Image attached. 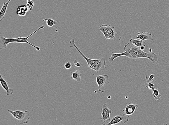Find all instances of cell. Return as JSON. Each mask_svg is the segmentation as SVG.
I'll list each match as a JSON object with an SVG mask.
<instances>
[{
  "mask_svg": "<svg viewBox=\"0 0 169 125\" xmlns=\"http://www.w3.org/2000/svg\"><path fill=\"white\" fill-rule=\"evenodd\" d=\"M124 52L121 53H114L112 52L111 56L109 58V62L111 64L113 63V61L116 58L121 56H126L130 58H147L155 63L158 61V57L155 53L153 52L146 53L140 48L137 47L130 42L127 43L123 48Z\"/></svg>",
  "mask_w": 169,
  "mask_h": 125,
  "instance_id": "1",
  "label": "cell"
},
{
  "mask_svg": "<svg viewBox=\"0 0 169 125\" xmlns=\"http://www.w3.org/2000/svg\"><path fill=\"white\" fill-rule=\"evenodd\" d=\"M70 47H75L82 56L83 57L86 61L88 67L90 69L94 70L97 73L104 70L106 64V60L104 57H101L99 59H92L86 57L81 52L75 45L74 39H72L70 41Z\"/></svg>",
  "mask_w": 169,
  "mask_h": 125,
  "instance_id": "2",
  "label": "cell"
},
{
  "mask_svg": "<svg viewBox=\"0 0 169 125\" xmlns=\"http://www.w3.org/2000/svg\"><path fill=\"white\" fill-rule=\"evenodd\" d=\"M44 28H45V26H41L37 30L34 32L33 33L31 34L30 35L26 37H19L15 38H5L2 35V34L1 33V34H0V49L2 50V49L6 48L7 45L9 44L13 43H18L28 44V45L35 48L36 50L40 51L41 50V48L40 47H38V46H36L33 45V44L29 43L28 41V39L32 35H33L34 34L37 32L38 31Z\"/></svg>",
  "mask_w": 169,
  "mask_h": 125,
  "instance_id": "3",
  "label": "cell"
},
{
  "mask_svg": "<svg viewBox=\"0 0 169 125\" xmlns=\"http://www.w3.org/2000/svg\"><path fill=\"white\" fill-rule=\"evenodd\" d=\"M99 30L103 34L105 39L115 40L119 42L121 41V37L117 33L114 27L102 24L100 26Z\"/></svg>",
  "mask_w": 169,
  "mask_h": 125,
  "instance_id": "4",
  "label": "cell"
},
{
  "mask_svg": "<svg viewBox=\"0 0 169 125\" xmlns=\"http://www.w3.org/2000/svg\"><path fill=\"white\" fill-rule=\"evenodd\" d=\"M8 112L11 114L14 118L18 120L19 124L23 125L27 124L30 119L29 114L30 112L28 110H25L24 112L21 110L13 111L8 110Z\"/></svg>",
  "mask_w": 169,
  "mask_h": 125,
  "instance_id": "5",
  "label": "cell"
},
{
  "mask_svg": "<svg viewBox=\"0 0 169 125\" xmlns=\"http://www.w3.org/2000/svg\"><path fill=\"white\" fill-rule=\"evenodd\" d=\"M96 82L98 85V90L100 92L103 93L107 89L110 83L108 75L105 74L97 75Z\"/></svg>",
  "mask_w": 169,
  "mask_h": 125,
  "instance_id": "6",
  "label": "cell"
},
{
  "mask_svg": "<svg viewBox=\"0 0 169 125\" xmlns=\"http://www.w3.org/2000/svg\"><path fill=\"white\" fill-rule=\"evenodd\" d=\"M129 116L127 115L117 116L112 118L108 123H104L103 125H112L117 124H125L129 121Z\"/></svg>",
  "mask_w": 169,
  "mask_h": 125,
  "instance_id": "7",
  "label": "cell"
},
{
  "mask_svg": "<svg viewBox=\"0 0 169 125\" xmlns=\"http://www.w3.org/2000/svg\"><path fill=\"white\" fill-rule=\"evenodd\" d=\"M101 120L103 122H105L107 120L111 119V114L112 110L109 109L107 104L104 103L101 108Z\"/></svg>",
  "mask_w": 169,
  "mask_h": 125,
  "instance_id": "8",
  "label": "cell"
},
{
  "mask_svg": "<svg viewBox=\"0 0 169 125\" xmlns=\"http://www.w3.org/2000/svg\"><path fill=\"white\" fill-rule=\"evenodd\" d=\"M138 106V104H134L130 103L122 111L123 115H127L129 117L133 116Z\"/></svg>",
  "mask_w": 169,
  "mask_h": 125,
  "instance_id": "9",
  "label": "cell"
},
{
  "mask_svg": "<svg viewBox=\"0 0 169 125\" xmlns=\"http://www.w3.org/2000/svg\"><path fill=\"white\" fill-rule=\"evenodd\" d=\"M0 83H1V84L2 87L6 91L7 95H13L14 92L13 90L9 89L8 83L4 79V78L1 75H0Z\"/></svg>",
  "mask_w": 169,
  "mask_h": 125,
  "instance_id": "10",
  "label": "cell"
},
{
  "mask_svg": "<svg viewBox=\"0 0 169 125\" xmlns=\"http://www.w3.org/2000/svg\"><path fill=\"white\" fill-rule=\"evenodd\" d=\"M136 38L142 41H145L153 40L154 36L151 33H149L148 32H139L137 34Z\"/></svg>",
  "mask_w": 169,
  "mask_h": 125,
  "instance_id": "11",
  "label": "cell"
},
{
  "mask_svg": "<svg viewBox=\"0 0 169 125\" xmlns=\"http://www.w3.org/2000/svg\"><path fill=\"white\" fill-rule=\"evenodd\" d=\"M11 1V0H9L7 3L4 2L3 5L2 7L1 12H0V21H2L3 20L5 14L7 11V7H8V4Z\"/></svg>",
  "mask_w": 169,
  "mask_h": 125,
  "instance_id": "12",
  "label": "cell"
},
{
  "mask_svg": "<svg viewBox=\"0 0 169 125\" xmlns=\"http://www.w3.org/2000/svg\"><path fill=\"white\" fill-rule=\"evenodd\" d=\"M130 42L133 44V45L137 47L140 48L141 46H146V44L144 42V41L140 40H137V39H134L131 38L130 40Z\"/></svg>",
  "mask_w": 169,
  "mask_h": 125,
  "instance_id": "13",
  "label": "cell"
},
{
  "mask_svg": "<svg viewBox=\"0 0 169 125\" xmlns=\"http://www.w3.org/2000/svg\"><path fill=\"white\" fill-rule=\"evenodd\" d=\"M71 78L76 81L80 82L82 74L79 70H77L75 72L71 73Z\"/></svg>",
  "mask_w": 169,
  "mask_h": 125,
  "instance_id": "14",
  "label": "cell"
},
{
  "mask_svg": "<svg viewBox=\"0 0 169 125\" xmlns=\"http://www.w3.org/2000/svg\"><path fill=\"white\" fill-rule=\"evenodd\" d=\"M43 21H46V25L50 27H52L55 24H57V21L51 19H44Z\"/></svg>",
  "mask_w": 169,
  "mask_h": 125,
  "instance_id": "15",
  "label": "cell"
},
{
  "mask_svg": "<svg viewBox=\"0 0 169 125\" xmlns=\"http://www.w3.org/2000/svg\"><path fill=\"white\" fill-rule=\"evenodd\" d=\"M152 93L154 99L156 101H158V100H161V95L160 94L158 90L155 89L153 91H152Z\"/></svg>",
  "mask_w": 169,
  "mask_h": 125,
  "instance_id": "16",
  "label": "cell"
},
{
  "mask_svg": "<svg viewBox=\"0 0 169 125\" xmlns=\"http://www.w3.org/2000/svg\"><path fill=\"white\" fill-rule=\"evenodd\" d=\"M145 86L153 91L155 89V85L152 82H145Z\"/></svg>",
  "mask_w": 169,
  "mask_h": 125,
  "instance_id": "17",
  "label": "cell"
},
{
  "mask_svg": "<svg viewBox=\"0 0 169 125\" xmlns=\"http://www.w3.org/2000/svg\"><path fill=\"white\" fill-rule=\"evenodd\" d=\"M155 75L153 74H151L149 76L148 79L147 80L146 82H152L153 81Z\"/></svg>",
  "mask_w": 169,
  "mask_h": 125,
  "instance_id": "18",
  "label": "cell"
},
{
  "mask_svg": "<svg viewBox=\"0 0 169 125\" xmlns=\"http://www.w3.org/2000/svg\"><path fill=\"white\" fill-rule=\"evenodd\" d=\"M65 68L67 69H69L72 67V65L70 62H68L65 63Z\"/></svg>",
  "mask_w": 169,
  "mask_h": 125,
  "instance_id": "19",
  "label": "cell"
},
{
  "mask_svg": "<svg viewBox=\"0 0 169 125\" xmlns=\"http://www.w3.org/2000/svg\"><path fill=\"white\" fill-rule=\"evenodd\" d=\"M73 63H74L75 65L77 67L79 68L80 67L81 64L80 63L78 62L77 60H73Z\"/></svg>",
  "mask_w": 169,
  "mask_h": 125,
  "instance_id": "20",
  "label": "cell"
},
{
  "mask_svg": "<svg viewBox=\"0 0 169 125\" xmlns=\"http://www.w3.org/2000/svg\"><path fill=\"white\" fill-rule=\"evenodd\" d=\"M145 46H141L140 48H140L141 50H144V48H145Z\"/></svg>",
  "mask_w": 169,
  "mask_h": 125,
  "instance_id": "21",
  "label": "cell"
},
{
  "mask_svg": "<svg viewBox=\"0 0 169 125\" xmlns=\"http://www.w3.org/2000/svg\"><path fill=\"white\" fill-rule=\"evenodd\" d=\"M151 50H152L151 48L149 49V52H152V51Z\"/></svg>",
  "mask_w": 169,
  "mask_h": 125,
  "instance_id": "22",
  "label": "cell"
},
{
  "mask_svg": "<svg viewBox=\"0 0 169 125\" xmlns=\"http://www.w3.org/2000/svg\"><path fill=\"white\" fill-rule=\"evenodd\" d=\"M111 96H109V97H108V98H109V99H111Z\"/></svg>",
  "mask_w": 169,
  "mask_h": 125,
  "instance_id": "23",
  "label": "cell"
}]
</instances>
